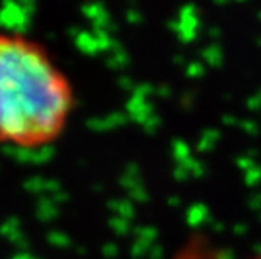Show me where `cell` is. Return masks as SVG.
<instances>
[{
  "label": "cell",
  "instance_id": "1",
  "mask_svg": "<svg viewBox=\"0 0 261 259\" xmlns=\"http://www.w3.org/2000/svg\"><path fill=\"white\" fill-rule=\"evenodd\" d=\"M74 108L69 79L37 42L0 32V141L36 148L58 140Z\"/></svg>",
  "mask_w": 261,
  "mask_h": 259
},
{
  "label": "cell",
  "instance_id": "2",
  "mask_svg": "<svg viewBox=\"0 0 261 259\" xmlns=\"http://www.w3.org/2000/svg\"><path fill=\"white\" fill-rule=\"evenodd\" d=\"M254 259H261V256H258V257H254Z\"/></svg>",
  "mask_w": 261,
  "mask_h": 259
}]
</instances>
